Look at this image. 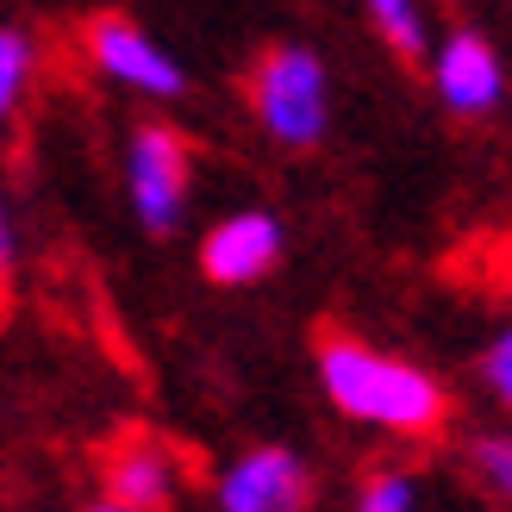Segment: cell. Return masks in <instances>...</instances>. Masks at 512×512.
Returning <instances> with one entry per match:
<instances>
[{"instance_id": "cell-6", "label": "cell", "mask_w": 512, "mask_h": 512, "mask_svg": "<svg viewBox=\"0 0 512 512\" xmlns=\"http://www.w3.org/2000/svg\"><path fill=\"white\" fill-rule=\"evenodd\" d=\"M313 494V463L294 444H250L213 481L219 512H306Z\"/></svg>"}, {"instance_id": "cell-10", "label": "cell", "mask_w": 512, "mask_h": 512, "mask_svg": "<svg viewBox=\"0 0 512 512\" xmlns=\"http://www.w3.org/2000/svg\"><path fill=\"white\" fill-rule=\"evenodd\" d=\"M363 19L375 25V38L388 44L400 63H425V50H431L425 0H363Z\"/></svg>"}, {"instance_id": "cell-7", "label": "cell", "mask_w": 512, "mask_h": 512, "mask_svg": "<svg viewBox=\"0 0 512 512\" xmlns=\"http://www.w3.org/2000/svg\"><path fill=\"white\" fill-rule=\"evenodd\" d=\"M288 256V225L269 207H238L200 232V275L213 288H256Z\"/></svg>"}, {"instance_id": "cell-15", "label": "cell", "mask_w": 512, "mask_h": 512, "mask_svg": "<svg viewBox=\"0 0 512 512\" xmlns=\"http://www.w3.org/2000/svg\"><path fill=\"white\" fill-rule=\"evenodd\" d=\"M82 512H132V506H119V500H107V494H100V500H88Z\"/></svg>"}, {"instance_id": "cell-11", "label": "cell", "mask_w": 512, "mask_h": 512, "mask_svg": "<svg viewBox=\"0 0 512 512\" xmlns=\"http://www.w3.org/2000/svg\"><path fill=\"white\" fill-rule=\"evenodd\" d=\"M469 475L512 512V425L475 431V438H469Z\"/></svg>"}, {"instance_id": "cell-8", "label": "cell", "mask_w": 512, "mask_h": 512, "mask_svg": "<svg viewBox=\"0 0 512 512\" xmlns=\"http://www.w3.org/2000/svg\"><path fill=\"white\" fill-rule=\"evenodd\" d=\"M100 494L132 506V512H169L182 500V456L150 431H125V438L100 456Z\"/></svg>"}, {"instance_id": "cell-4", "label": "cell", "mask_w": 512, "mask_h": 512, "mask_svg": "<svg viewBox=\"0 0 512 512\" xmlns=\"http://www.w3.org/2000/svg\"><path fill=\"white\" fill-rule=\"evenodd\" d=\"M82 57H88V69L100 75V82L132 94V100H150V107L188 100L182 57H175L157 32H144L132 13H94L82 25Z\"/></svg>"}, {"instance_id": "cell-3", "label": "cell", "mask_w": 512, "mask_h": 512, "mask_svg": "<svg viewBox=\"0 0 512 512\" xmlns=\"http://www.w3.org/2000/svg\"><path fill=\"white\" fill-rule=\"evenodd\" d=\"M119 175H125V207H132L138 232H150V238L182 232L188 200H194V144L169 119H138L125 132Z\"/></svg>"}, {"instance_id": "cell-12", "label": "cell", "mask_w": 512, "mask_h": 512, "mask_svg": "<svg viewBox=\"0 0 512 512\" xmlns=\"http://www.w3.org/2000/svg\"><path fill=\"white\" fill-rule=\"evenodd\" d=\"M350 512H425V488L406 469H375V475H363Z\"/></svg>"}, {"instance_id": "cell-5", "label": "cell", "mask_w": 512, "mask_h": 512, "mask_svg": "<svg viewBox=\"0 0 512 512\" xmlns=\"http://www.w3.org/2000/svg\"><path fill=\"white\" fill-rule=\"evenodd\" d=\"M425 69H431V94H438L444 113H456V119H494L506 107V57L475 25H456V32L431 38Z\"/></svg>"}, {"instance_id": "cell-1", "label": "cell", "mask_w": 512, "mask_h": 512, "mask_svg": "<svg viewBox=\"0 0 512 512\" xmlns=\"http://www.w3.org/2000/svg\"><path fill=\"white\" fill-rule=\"evenodd\" d=\"M319 388L350 425H369L381 438H438L450 425V388L413 356H394L350 331L319 338Z\"/></svg>"}, {"instance_id": "cell-9", "label": "cell", "mask_w": 512, "mask_h": 512, "mask_svg": "<svg viewBox=\"0 0 512 512\" xmlns=\"http://www.w3.org/2000/svg\"><path fill=\"white\" fill-rule=\"evenodd\" d=\"M38 69H44V50L25 25L0 19V138L13 132V119L25 113V100L38 88Z\"/></svg>"}, {"instance_id": "cell-13", "label": "cell", "mask_w": 512, "mask_h": 512, "mask_svg": "<svg viewBox=\"0 0 512 512\" xmlns=\"http://www.w3.org/2000/svg\"><path fill=\"white\" fill-rule=\"evenodd\" d=\"M475 388L488 394V406L500 419H512V319L494 331L488 344H481V356H475Z\"/></svg>"}, {"instance_id": "cell-2", "label": "cell", "mask_w": 512, "mask_h": 512, "mask_svg": "<svg viewBox=\"0 0 512 512\" xmlns=\"http://www.w3.org/2000/svg\"><path fill=\"white\" fill-rule=\"evenodd\" d=\"M250 119L275 150H319L331 132V69L313 44H269L250 63Z\"/></svg>"}, {"instance_id": "cell-14", "label": "cell", "mask_w": 512, "mask_h": 512, "mask_svg": "<svg viewBox=\"0 0 512 512\" xmlns=\"http://www.w3.org/2000/svg\"><path fill=\"white\" fill-rule=\"evenodd\" d=\"M13 281H19V225H13L7 194H0V306L13 300Z\"/></svg>"}]
</instances>
